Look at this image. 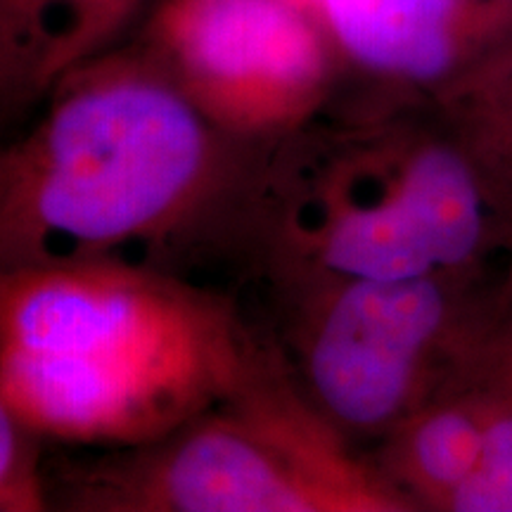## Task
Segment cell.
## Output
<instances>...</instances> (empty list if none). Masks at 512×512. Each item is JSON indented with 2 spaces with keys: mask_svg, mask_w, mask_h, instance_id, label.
<instances>
[{
  "mask_svg": "<svg viewBox=\"0 0 512 512\" xmlns=\"http://www.w3.org/2000/svg\"><path fill=\"white\" fill-rule=\"evenodd\" d=\"M501 292H503L505 302H508V306L512 309V256H510L508 268H505V275H503V280H501Z\"/></svg>",
  "mask_w": 512,
  "mask_h": 512,
  "instance_id": "cell-13",
  "label": "cell"
},
{
  "mask_svg": "<svg viewBox=\"0 0 512 512\" xmlns=\"http://www.w3.org/2000/svg\"><path fill=\"white\" fill-rule=\"evenodd\" d=\"M512 256V183L434 102L366 100L268 140L252 261L278 283L486 278Z\"/></svg>",
  "mask_w": 512,
  "mask_h": 512,
  "instance_id": "cell-3",
  "label": "cell"
},
{
  "mask_svg": "<svg viewBox=\"0 0 512 512\" xmlns=\"http://www.w3.org/2000/svg\"><path fill=\"white\" fill-rule=\"evenodd\" d=\"M38 439L24 430L0 401V512H36L48 508L41 472Z\"/></svg>",
  "mask_w": 512,
  "mask_h": 512,
  "instance_id": "cell-12",
  "label": "cell"
},
{
  "mask_svg": "<svg viewBox=\"0 0 512 512\" xmlns=\"http://www.w3.org/2000/svg\"><path fill=\"white\" fill-rule=\"evenodd\" d=\"M264 147L211 124L140 46L107 48L0 145V268L119 261L190 275L216 254L252 256Z\"/></svg>",
  "mask_w": 512,
  "mask_h": 512,
  "instance_id": "cell-1",
  "label": "cell"
},
{
  "mask_svg": "<svg viewBox=\"0 0 512 512\" xmlns=\"http://www.w3.org/2000/svg\"><path fill=\"white\" fill-rule=\"evenodd\" d=\"M368 100L434 102L512 41V0H311Z\"/></svg>",
  "mask_w": 512,
  "mask_h": 512,
  "instance_id": "cell-7",
  "label": "cell"
},
{
  "mask_svg": "<svg viewBox=\"0 0 512 512\" xmlns=\"http://www.w3.org/2000/svg\"><path fill=\"white\" fill-rule=\"evenodd\" d=\"M501 368L427 403L380 439L373 463L413 510L444 512L472 472Z\"/></svg>",
  "mask_w": 512,
  "mask_h": 512,
  "instance_id": "cell-9",
  "label": "cell"
},
{
  "mask_svg": "<svg viewBox=\"0 0 512 512\" xmlns=\"http://www.w3.org/2000/svg\"><path fill=\"white\" fill-rule=\"evenodd\" d=\"M287 366L347 439H382L508 354L501 280L320 278L278 283Z\"/></svg>",
  "mask_w": 512,
  "mask_h": 512,
  "instance_id": "cell-5",
  "label": "cell"
},
{
  "mask_svg": "<svg viewBox=\"0 0 512 512\" xmlns=\"http://www.w3.org/2000/svg\"><path fill=\"white\" fill-rule=\"evenodd\" d=\"M138 46L211 124L254 143L328 112L342 76L318 19L290 0H157Z\"/></svg>",
  "mask_w": 512,
  "mask_h": 512,
  "instance_id": "cell-6",
  "label": "cell"
},
{
  "mask_svg": "<svg viewBox=\"0 0 512 512\" xmlns=\"http://www.w3.org/2000/svg\"><path fill=\"white\" fill-rule=\"evenodd\" d=\"M81 512H408L313 406L283 351L238 392L150 444L110 451L62 486Z\"/></svg>",
  "mask_w": 512,
  "mask_h": 512,
  "instance_id": "cell-4",
  "label": "cell"
},
{
  "mask_svg": "<svg viewBox=\"0 0 512 512\" xmlns=\"http://www.w3.org/2000/svg\"><path fill=\"white\" fill-rule=\"evenodd\" d=\"M444 512H512V358L498 373L475 467Z\"/></svg>",
  "mask_w": 512,
  "mask_h": 512,
  "instance_id": "cell-11",
  "label": "cell"
},
{
  "mask_svg": "<svg viewBox=\"0 0 512 512\" xmlns=\"http://www.w3.org/2000/svg\"><path fill=\"white\" fill-rule=\"evenodd\" d=\"M290 3L299 5V8H304L306 12H311V0H290ZM311 15H313V12H311Z\"/></svg>",
  "mask_w": 512,
  "mask_h": 512,
  "instance_id": "cell-14",
  "label": "cell"
},
{
  "mask_svg": "<svg viewBox=\"0 0 512 512\" xmlns=\"http://www.w3.org/2000/svg\"><path fill=\"white\" fill-rule=\"evenodd\" d=\"M147 0H0V131L105 53Z\"/></svg>",
  "mask_w": 512,
  "mask_h": 512,
  "instance_id": "cell-8",
  "label": "cell"
},
{
  "mask_svg": "<svg viewBox=\"0 0 512 512\" xmlns=\"http://www.w3.org/2000/svg\"><path fill=\"white\" fill-rule=\"evenodd\" d=\"M275 354L233 299L190 275L119 261L0 268V401L38 441L150 444Z\"/></svg>",
  "mask_w": 512,
  "mask_h": 512,
  "instance_id": "cell-2",
  "label": "cell"
},
{
  "mask_svg": "<svg viewBox=\"0 0 512 512\" xmlns=\"http://www.w3.org/2000/svg\"><path fill=\"white\" fill-rule=\"evenodd\" d=\"M434 105L512 183V41Z\"/></svg>",
  "mask_w": 512,
  "mask_h": 512,
  "instance_id": "cell-10",
  "label": "cell"
}]
</instances>
